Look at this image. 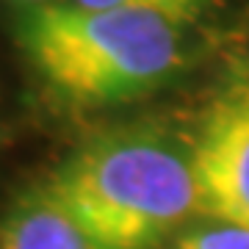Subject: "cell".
Returning <instances> with one entry per match:
<instances>
[{
	"label": "cell",
	"mask_w": 249,
	"mask_h": 249,
	"mask_svg": "<svg viewBox=\"0 0 249 249\" xmlns=\"http://www.w3.org/2000/svg\"><path fill=\"white\" fill-rule=\"evenodd\" d=\"M175 249H249V230L213 222L211 227L183 235Z\"/></svg>",
	"instance_id": "obj_6"
},
{
	"label": "cell",
	"mask_w": 249,
	"mask_h": 249,
	"mask_svg": "<svg viewBox=\"0 0 249 249\" xmlns=\"http://www.w3.org/2000/svg\"><path fill=\"white\" fill-rule=\"evenodd\" d=\"M11 3H17L22 9H34V6H45V3H53V0H11Z\"/></svg>",
	"instance_id": "obj_7"
},
{
	"label": "cell",
	"mask_w": 249,
	"mask_h": 249,
	"mask_svg": "<svg viewBox=\"0 0 249 249\" xmlns=\"http://www.w3.org/2000/svg\"><path fill=\"white\" fill-rule=\"evenodd\" d=\"M191 169L199 211L249 230V64L213 89L191 144Z\"/></svg>",
	"instance_id": "obj_3"
},
{
	"label": "cell",
	"mask_w": 249,
	"mask_h": 249,
	"mask_svg": "<svg viewBox=\"0 0 249 249\" xmlns=\"http://www.w3.org/2000/svg\"><path fill=\"white\" fill-rule=\"evenodd\" d=\"M86 9H122V11H144V14H158V17L188 25L196 22L205 11L211 9L213 0H70Z\"/></svg>",
	"instance_id": "obj_5"
},
{
	"label": "cell",
	"mask_w": 249,
	"mask_h": 249,
	"mask_svg": "<svg viewBox=\"0 0 249 249\" xmlns=\"http://www.w3.org/2000/svg\"><path fill=\"white\" fill-rule=\"evenodd\" d=\"M0 249H91L78 227L45 196L28 191L0 222Z\"/></svg>",
	"instance_id": "obj_4"
},
{
	"label": "cell",
	"mask_w": 249,
	"mask_h": 249,
	"mask_svg": "<svg viewBox=\"0 0 249 249\" xmlns=\"http://www.w3.org/2000/svg\"><path fill=\"white\" fill-rule=\"evenodd\" d=\"M17 45L47 89L78 108L133 103L169 83L186 61L178 22L70 0L22 9Z\"/></svg>",
	"instance_id": "obj_2"
},
{
	"label": "cell",
	"mask_w": 249,
	"mask_h": 249,
	"mask_svg": "<svg viewBox=\"0 0 249 249\" xmlns=\"http://www.w3.org/2000/svg\"><path fill=\"white\" fill-rule=\"evenodd\" d=\"M39 188L91 249H158L199 208L191 150L152 127L94 136Z\"/></svg>",
	"instance_id": "obj_1"
}]
</instances>
